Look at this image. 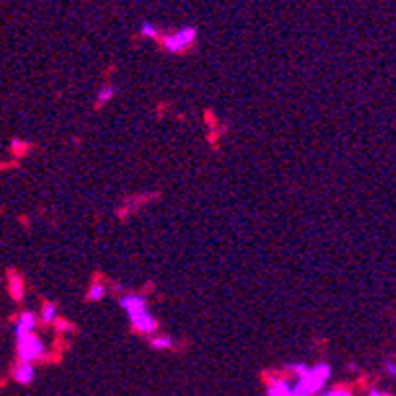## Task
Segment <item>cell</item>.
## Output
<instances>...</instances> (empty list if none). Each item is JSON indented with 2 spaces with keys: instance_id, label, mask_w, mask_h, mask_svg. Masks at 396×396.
I'll return each instance as SVG.
<instances>
[{
  "instance_id": "cell-11",
  "label": "cell",
  "mask_w": 396,
  "mask_h": 396,
  "mask_svg": "<svg viewBox=\"0 0 396 396\" xmlns=\"http://www.w3.org/2000/svg\"><path fill=\"white\" fill-rule=\"evenodd\" d=\"M113 96H115V87H113V85H105V87L99 89V94H97V105L101 107V105L110 103Z\"/></svg>"
},
{
  "instance_id": "cell-6",
  "label": "cell",
  "mask_w": 396,
  "mask_h": 396,
  "mask_svg": "<svg viewBox=\"0 0 396 396\" xmlns=\"http://www.w3.org/2000/svg\"><path fill=\"white\" fill-rule=\"evenodd\" d=\"M36 377V370H34V365L30 363H18L16 369H14V379L20 384H30Z\"/></svg>"
},
{
  "instance_id": "cell-2",
  "label": "cell",
  "mask_w": 396,
  "mask_h": 396,
  "mask_svg": "<svg viewBox=\"0 0 396 396\" xmlns=\"http://www.w3.org/2000/svg\"><path fill=\"white\" fill-rule=\"evenodd\" d=\"M16 351H18V359L20 363H30L34 365L36 361H40L44 353H46V347H44V341L36 333L28 335L24 339L16 341Z\"/></svg>"
},
{
  "instance_id": "cell-8",
  "label": "cell",
  "mask_w": 396,
  "mask_h": 396,
  "mask_svg": "<svg viewBox=\"0 0 396 396\" xmlns=\"http://www.w3.org/2000/svg\"><path fill=\"white\" fill-rule=\"evenodd\" d=\"M58 319V307L55 303H44L40 309V321L44 325H52Z\"/></svg>"
},
{
  "instance_id": "cell-14",
  "label": "cell",
  "mask_w": 396,
  "mask_h": 396,
  "mask_svg": "<svg viewBox=\"0 0 396 396\" xmlns=\"http://www.w3.org/2000/svg\"><path fill=\"white\" fill-rule=\"evenodd\" d=\"M384 370H386L390 377H396V363L395 361H388V363L384 365Z\"/></svg>"
},
{
  "instance_id": "cell-10",
  "label": "cell",
  "mask_w": 396,
  "mask_h": 396,
  "mask_svg": "<svg viewBox=\"0 0 396 396\" xmlns=\"http://www.w3.org/2000/svg\"><path fill=\"white\" fill-rule=\"evenodd\" d=\"M101 298H105V286H103V282H94L87 289V300L99 301Z\"/></svg>"
},
{
  "instance_id": "cell-12",
  "label": "cell",
  "mask_w": 396,
  "mask_h": 396,
  "mask_svg": "<svg viewBox=\"0 0 396 396\" xmlns=\"http://www.w3.org/2000/svg\"><path fill=\"white\" fill-rule=\"evenodd\" d=\"M321 396H353V393L349 390V388H331V390H327V393H323Z\"/></svg>"
},
{
  "instance_id": "cell-5",
  "label": "cell",
  "mask_w": 396,
  "mask_h": 396,
  "mask_svg": "<svg viewBox=\"0 0 396 396\" xmlns=\"http://www.w3.org/2000/svg\"><path fill=\"white\" fill-rule=\"evenodd\" d=\"M268 396H293V390H291V383L287 377H273L268 381Z\"/></svg>"
},
{
  "instance_id": "cell-4",
  "label": "cell",
  "mask_w": 396,
  "mask_h": 396,
  "mask_svg": "<svg viewBox=\"0 0 396 396\" xmlns=\"http://www.w3.org/2000/svg\"><path fill=\"white\" fill-rule=\"evenodd\" d=\"M36 327H38V317H36V313L22 311V313L18 315V319L14 321V339L20 341V339H24L28 335L36 333Z\"/></svg>"
},
{
  "instance_id": "cell-1",
  "label": "cell",
  "mask_w": 396,
  "mask_h": 396,
  "mask_svg": "<svg viewBox=\"0 0 396 396\" xmlns=\"http://www.w3.org/2000/svg\"><path fill=\"white\" fill-rule=\"evenodd\" d=\"M119 307L123 309L125 315L129 317L131 327L141 335H155L159 323L155 315L149 311V301L141 293H125L119 298Z\"/></svg>"
},
{
  "instance_id": "cell-7",
  "label": "cell",
  "mask_w": 396,
  "mask_h": 396,
  "mask_svg": "<svg viewBox=\"0 0 396 396\" xmlns=\"http://www.w3.org/2000/svg\"><path fill=\"white\" fill-rule=\"evenodd\" d=\"M149 345L155 349V351H166L175 345V339L171 335H153L149 337Z\"/></svg>"
},
{
  "instance_id": "cell-9",
  "label": "cell",
  "mask_w": 396,
  "mask_h": 396,
  "mask_svg": "<svg viewBox=\"0 0 396 396\" xmlns=\"http://www.w3.org/2000/svg\"><path fill=\"white\" fill-rule=\"evenodd\" d=\"M8 291H10V295H12L14 300H20L22 295H24V279L20 277V275H10V279H8Z\"/></svg>"
},
{
  "instance_id": "cell-3",
  "label": "cell",
  "mask_w": 396,
  "mask_h": 396,
  "mask_svg": "<svg viewBox=\"0 0 396 396\" xmlns=\"http://www.w3.org/2000/svg\"><path fill=\"white\" fill-rule=\"evenodd\" d=\"M194 40H196V30L192 26H184L180 28L178 32H175V34L166 36L163 40V46L164 50L171 52V54H180V52L187 50Z\"/></svg>"
},
{
  "instance_id": "cell-13",
  "label": "cell",
  "mask_w": 396,
  "mask_h": 396,
  "mask_svg": "<svg viewBox=\"0 0 396 396\" xmlns=\"http://www.w3.org/2000/svg\"><path fill=\"white\" fill-rule=\"evenodd\" d=\"M141 34L147 36V38H155V36H157V28L153 26V24H149V22H145L143 28H141Z\"/></svg>"
},
{
  "instance_id": "cell-15",
  "label": "cell",
  "mask_w": 396,
  "mask_h": 396,
  "mask_svg": "<svg viewBox=\"0 0 396 396\" xmlns=\"http://www.w3.org/2000/svg\"><path fill=\"white\" fill-rule=\"evenodd\" d=\"M367 396H390V395H386V393H383V390H379V388H372V390H370V393Z\"/></svg>"
}]
</instances>
